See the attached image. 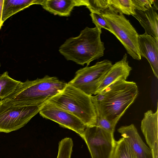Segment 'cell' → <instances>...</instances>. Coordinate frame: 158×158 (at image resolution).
<instances>
[{"mask_svg":"<svg viewBox=\"0 0 158 158\" xmlns=\"http://www.w3.org/2000/svg\"><path fill=\"white\" fill-rule=\"evenodd\" d=\"M138 88L133 81L120 80L91 98L95 109L102 116L116 125L138 94Z\"/></svg>","mask_w":158,"mask_h":158,"instance_id":"obj_1","label":"cell"},{"mask_svg":"<svg viewBox=\"0 0 158 158\" xmlns=\"http://www.w3.org/2000/svg\"><path fill=\"white\" fill-rule=\"evenodd\" d=\"M67 83L55 77L45 76L33 80L20 82L15 90L5 101L21 106L39 105L60 93Z\"/></svg>","mask_w":158,"mask_h":158,"instance_id":"obj_2","label":"cell"},{"mask_svg":"<svg viewBox=\"0 0 158 158\" xmlns=\"http://www.w3.org/2000/svg\"><path fill=\"white\" fill-rule=\"evenodd\" d=\"M101 33L102 30L96 27H86L78 36L66 40L59 51L67 60L88 66L104 55L105 48L101 40Z\"/></svg>","mask_w":158,"mask_h":158,"instance_id":"obj_3","label":"cell"},{"mask_svg":"<svg viewBox=\"0 0 158 158\" xmlns=\"http://www.w3.org/2000/svg\"><path fill=\"white\" fill-rule=\"evenodd\" d=\"M91 96L67 84L60 93L48 101L72 114L87 127L95 125L97 115Z\"/></svg>","mask_w":158,"mask_h":158,"instance_id":"obj_4","label":"cell"},{"mask_svg":"<svg viewBox=\"0 0 158 158\" xmlns=\"http://www.w3.org/2000/svg\"><path fill=\"white\" fill-rule=\"evenodd\" d=\"M102 12L110 27L109 31L118 39L133 59L141 60L137 40L138 34L129 20L123 14L115 11L110 6Z\"/></svg>","mask_w":158,"mask_h":158,"instance_id":"obj_5","label":"cell"},{"mask_svg":"<svg viewBox=\"0 0 158 158\" xmlns=\"http://www.w3.org/2000/svg\"><path fill=\"white\" fill-rule=\"evenodd\" d=\"M44 104L21 106L0 100V132L8 133L24 127L39 113Z\"/></svg>","mask_w":158,"mask_h":158,"instance_id":"obj_6","label":"cell"},{"mask_svg":"<svg viewBox=\"0 0 158 158\" xmlns=\"http://www.w3.org/2000/svg\"><path fill=\"white\" fill-rule=\"evenodd\" d=\"M112 64L105 59L94 65L78 70L74 78L67 84L91 96L95 95L98 88Z\"/></svg>","mask_w":158,"mask_h":158,"instance_id":"obj_7","label":"cell"},{"mask_svg":"<svg viewBox=\"0 0 158 158\" xmlns=\"http://www.w3.org/2000/svg\"><path fill=\"white\" fill-rule=\"evenodd\" d=\"M82 138L92 158H111L115 143L113 134L94 126L87 127Z\"/></svg>","mask_w":158,"mask_h":158,"instance_id":"obj_8","label":"cell"},{"mask_svg":"<svg viewBox=\"0 0 158 158\" xmlns=\"http://www.w3.org/2000/svg\"><path fill=\"white\" fill-rule=\"evenodd\" d=\"M39 113L43 118L52 120L63 127L74 131L82 138L87 127L72 114L48 102L44 104Z\"/></svg>","mask_w":158,"mask_h":158,"instance_id":"obj_9","label":"cell"},{"mask_svg":"<svg viewBox=\"0 0 158 158\" xmlns=\"http://www.w3.org/2000/svg\"><path fill=\"white\" fill-rule=\"evenodd\" d=\"M138 43L140 55L149 62L155 77L158 78V42L146 33L138 35Z\"/></svg>","mask_w":158,"mask_h":158,"instance_id":"obj_10","label":"cell"},{"mask_svg":"<svg viewBox=\"0 0 158 158\" xmlns=\"http://www.w3.org/2000/svg\"><path fill=\"white\" fill-rule=\"evenodd\" d=\"M118 131L128 142L138 158H152L151 149L143 141L133 124L122 126Z\"/></svg>","mask_w":158,"mask_h":158,"instance_id":"obj_11","label":"cell"},{"mask_svg":"<svg viewBox=\"0 0 158 158\" xmlns=\"http://www.w3.org/2000/svg\"><path fill=\"white\" fill-rule=\"evenodd\" d=\"M131 70L127 60V55L125 54L120 60L112 65L102 81L95 95L102 92L117 81L126 80Z\"/></svg>","mask_w":158,"mask_h":158,"instance_id":"obj_12","label":"cell"},{"mask_svg":"<svg viewBox=\"0 0 158 158\" xmlns=\"http://www.w3.org/2000/svg\"><path fill=\"white\" fill-rule=\"evenodd\" d=\"M88 0H44L41 5L48 11L55 15L68 16L75 6L88 5Z\"/></svg>","mask_w":158,"mask_h":158,"instance_id":"obj_13","label":"cell"},{"mask_svg":"<svg viewBox=\"0 0 158 158\" xmlns=\"http://www.w3.org/2000/svg\"><path fill=\"white\" fill-rule=\"evenodd\" d=\"M158 10L153 6L145 11L135 10L133 16L139 22L145 33L158 42Z\"/></svg>","mask_w":158,"mask_h":158,"instance_id":"obj_14","label":"cell"},{"mask_svg":"<svg viewBox=\"0 0 158 158\" xmlns=\"http://www.w3.org/2000/svg\"><path fill=\"white\" fill-rule=\"evenodd\" d=\"M157 107L155 113L151 110L145 112L141 122V130L151 149L154 143L158 141V103Z\"/></svg>","mask_w":158,"mask_h":158,"instance_id":"obj_15","label":"cell"},{"mask_svg":"<svg viewBox=\"0 0 158 158\" xmlns=\"http://www.w3.org/2000/svg\"><path fill=\"white\" fill-rule=\"evenodd\" d=\"M44 0H4L2 15L4 22L12 15L33 4L41 5Z\"/></svg>","mask_w":158,"mask_h":158,"instance_id":"obj_16","label":"cell"},{"mask_svg":"<svg viewBox=\"0 0 158 158\" xmlns=\"http://www.w3.org/2000/svg\"><path fill=\"white\" fill-rule=\"evenodd\" d=\"M20 82L10 77L7 71L0 74V100L6 98L12 93Z\"/></svg>","mask_w":158,"mask_h":158,"instance_id":"obj_17","label":"cell"},{"mask_svg":"<svg viewBox=\"0 0 158 158\" xmlns=\"http://www.w3.org/2000/svg\"><path fill=\"white\" fill-rule=\"evenodd\" d=\"M111 158H138L133 149L122 137L115 141V145Z\"/></svg>","mask_w":158,"mask_h":158,"instance_id":"obj_18","label":"cell"},{"mask_svg":"<svg viewBox=\"0 0 158 158\" xmlns=\"http://www.w3.org/2000/svg\"><path fill=\"white\" fill-rule=\"evenodd\" d=\"M110 6L118 13L133 16L135 7L132 0H108Z\"/></svg>","mask_w":158,"mask_h":158,"instance_id":"obj_19","label":"cell"},{"mask_svg":"<svg viewBox=\"0 0 158 158\" xmlns=\"http://www.w3.org/2000/svg\"><path fill=\"white\" fill-rule=\"evenodd\" d=\"M73 145L71 138H65L59 143L57 158H71Z\"/></svg>","mask_w":158,"mask_h":158,"instance_id":"obj_20","label":"cell"},{"mask_svg":"<svg viewBox=\"0 0 158 158\" xmlns=\"http://www.w3.org/2000/svg\"><path fill=\"white\" fill-rule=\"evenodd\" d=\"M95 110L97 119L95 126L114 134L116 124L111 122L102 117L100 112L98 110L95 109Z\"/></svg>","mask_w":158,"mask_h":158,"instance_id":"obj_21","label":"cell"},{"mask_svg":"<svg viewBox=\"0 0 158 158\" xmlns=\"http://www.w3.org/2000/svg\"><path fill=\"white\" fill-rule=\"evenodd\" d=\"M90 15L92 18L93 23L96 27L99 30L104 28L110 31V28L106 19L102 16L101 11H92Z\"/></svg>","mask_w":158,"mask_h":158,"instance_id":"obj_22","label":"cell"},{"mask_svg":"<svg viewBox=\"0 0 158 158\" xmlns=\"http://www.w3.org/2000/svg\"><path fill=\"white\" fill-rule=\"evenodd\" d=\"M88 5L86 7L90 12L102 11L107 8L110 5L108 0H88Z\"/></svg>","mask_w":158,"mask_h":158,"instance_id":"obj_23","label":"cell"},{"mask_svg":"<svg viewBox=\"0 0 158 158\" xmlns=\"http://www.w3.org/2000/svg\"><path fill=\"white\" fill-rule=\"evenodd\" d=\"M135 10L145 11L153 6L155 0H132Z\"/></svg>","mask_w":158,"mask_h":158,"instance_id":"obj_24","label":"cell"},{"mask_svg":"<svg viewBox=\"0 0 158 158\" xmlns=\"http://www.w3.org/2000/svg\"><path fill=\"white\" fill-rule=\"evenodd\" d=\"M152 158H158V141L156 142L151 149Z\"/></svg>","mask_w":158,"mask_h":158,"instance_id":"obj_25","label":"cell"},{"mask_svg":"<svg viewBox=\"0 0 158 158\" xmlns=\"http://www.w3.org/2000/svg\"><path fill=\"white\" fill-rule=\"evenodd\" d=\"M4 0H0V29L3 23L2 21V15Z\"/></svg>","mask_w":158,"mask_h":158,"instance_id":"obj_26","label":"cell"}]
</instances>
